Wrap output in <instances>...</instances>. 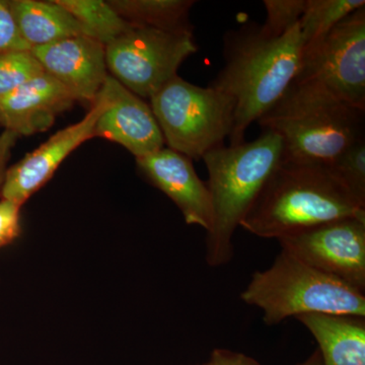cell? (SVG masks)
Here are the masks:
<instances>
[{"label":"cell","instance_id":"obj_1","mask_svg":"<svg viewBox=\"0 0 365 365\" xmlns=\"http://www.w3.org/2000/svg\"><path fill=\"white\" fill-rule=\"evenodd\" d=\"M304 40L299 25L281 36L259 25H246L225 36V66L211 86L235 103L230 145L245 143V133L273 107L299 74Z\"/></svg>","mask_w":365,"mask_h":365},{"label":"cell","instance_id":"obj_2","mask_svg":"<svg viewBox=\"0 0 365 365\" xmlns=\"http://www.w3.org/2000/svg\"><path fill=\"white\" fill-rule=\"evenodd\" d=\"M365 216L361 205L326 163L281 160L240 227L264 239L322 223Z\"/></svg>","mask_w":365,"mask_h":365},{"label":"cell","instance_id":"obj_3","mask_svg":"<svg viewBox=\"0 0 365 365\" xmlns=\"http://www.w3.org/2000/svg\"><path fill=\"white\" fill-rule=\"evenodd\" d=\"M280 136L270 130L250 143L220 146L202 158L208 170L212 225L206 232L205 260L222 267L234 257L235 230L282 160Z\"/></svg>","mask_w":365,"mask_h":365},{"label":"cell","instance_id":"obj_4","mask_svg":"<svg viewBox=\"0 0 365 365\" xmlns=\"http://www.w3.org/2000/svg\"><path fill=\"white\" fill-rule=\"evenodd\" d=\"M262 130L280 136L282 160L329 163L364 138V111L312 81H294L258 119Z\"/></svg>","mask_w":365,"mask_h":365},{"label":"cell","instance_id":"obj_5","mask_svg":"<svg viewBox=\"0 0 365 365\" xmlns=\"http://www.w3.org/2000/svg\"><path fill=\"white\" fill-rule=\"evenodd\" d=\"M241 299L258 307L266 325L307 314L364 317L365 294L281 250L272 265L252 275Z\"/></svg>","mask_w":365,"mask_h":365},{"label":"cell","instance_id":"obj_6","mask_svg":"<svg viewBox=\"0 0 365 365\" xmlns=\"http://www.w3.org/2000/svg\"><path fill=\"white\" fill-rule=\"evenodd\" d=\"M150 101L165 144L190 160H202L225 145L234 129V101L213 86L201 88L176 76Z\"/></svg>","mask_w":365,"mask_h":365},{"label":"cell","instance_id":"obj_7","mask_svg":"<svg viewBox=\"0 0 365 365\" xmlns=\"http://www.w3.org/2000/svg\"><path fill=\"white\" fill-rule=\"evenodd\" d=\"M197 50L193 31L170 32L132 25L106 45V62L121 85L139 98H150L178 76L182 62Z\"/></svg>","mask_w":365,"mask_h":365},{"label":"cell","instance_id":"obj_8","mask_svg":"<svg viewBox=\"0 0 365 365\" xmlns=\"http://www.w3.org/2000/svg\"><path fill=\"white\" fill-rule=\"evenodd\" d=\"M294 81H312L365 111V6L304 45Z\"/></svg>","mask_w":365,"mask_h":365},{"label":"cell","instance_id":"obj_9","mask_svg":"<svg viewBox=\"0 0 365 365\" xmlns=\"http://www.w3.org/2000/svg\"><path fill=\"white\" fill-rule=\"evenodd\" d=\"M281 250L365 292V216L304 228L277 240Z\"/></svg>","mask_w":365,"mask_h":365},{"label":"cell","instance_id":"obj_10","mask_svg":"<svg viewBox=\"0 0 365 365\" xmlns=\"http://www.w3.org/2000/svg\"><path fill=\"white\" fill-rule=\"evenodd\" d=\"M107 107L108 98L101 90L90 111L81 121L57 132L20 162L7 168L0 199L23 206L51 179L72 151L95 137L98 118Z\"/></svg>","mask_w":365,"mask_h":365},{"label":"cell","instance_id":"obj_11","mask_svg":"<svg viewBox=\"0 0 365 365\" xmlns=\"http://www.w3.org/2000/svg\"><path fill=\"white\" fill-rule=\"evenodd\" d=\"M102 91L108 107L98 118L95 137L120 144L136 158L165 148L162 131L148 103L112 76H108Z\"/></svg>","mask_w":365,"mask_h":365},{"label":"cell","instance_id":"obj_12","mask_svg":"<svg viewBox=\"0 0 365 365\" xmlns=\"http://www.w3.org/2000/svg\"><path fill=\"white\" fill-rule=\"evenodd\" d=\"M46 73L58 81L76 100L93 104L108 76L106 46L88 36H76L33 48Z\"/></svg>","mask_w":365,"mask_h":365},{"label":"cell","instance_id":"obj_13","mask_svg":"<svg viewBox=\"0 0 365 365\" xmlns=\"http://www.w3.org/2000/svg\"><path fill=\"white\" fill-rule=\"evenodd\" d=\"M138 169L151 185L176 204L185 222L206 232L212 225V204L207 184L197 175L192 160L169 148L136 158Z\"/></svg>","mask_w":365,"mask_h":365},{"label":"cell","instance_id":"obj_14","mask_svg":"<svg viewBox=\"0 0 365 365\" xmlns=\"http://www.w3.org/2000/svg\"><path fill=\"white\" fill-rule=\"evenodd\" d=\"M76 102L66 86L44 72L0 98V125L19 136L33 135L48 130Z\"/></svg>","mask_w":365,"mask_h":365},{"label":"cell","instance_id":"obj_15","mask_svg":"<svg viewBox=\"0 0 365 365\" xmlns=\"http://www.w3.org/2000/svg\"><path fill=\"white\" fill-rule=\"evenodd\" d=\"M319 344L323 365H365V318L307 314L295 318Z\"/></svg>","mask_w":365,"mask_h":365},{"label":"cell","instance_id":"obj_16","mask_svg":"<svg viewBox=\"0 0 365 365\" xmlns=\"http://www.w3.org/2000/svg\"><path fill=\"white\" fill-rule=\"evenodd\" d=\"M9 6L21 37L31 49L66 38L88 36L78 21L56 1L11 0Z\"/></svg>","mask_w":365,"mask_h":365},{"label":"cell","instance_id":"obj_17","mask_svg":"<svg viewBox=\"0 0 365 365\" xmlns=\"http://www.w3.org/2000/svg\"><path fill=\"white\" fill-rule=\"evenodd\" d=\"M122 19L133 26L170 32L193 31L190 11L193 0H113L108 1Z\"/></svg>","mask_w":365,"mask_h":365},{"label":"cell","instance_id":"obj_18","mask_svg":"<svg viewBox=\"0 0 365 365\" xmlns=\"http://www.w3.org/2000/svg\"><path fill=\"white\" fill-rule=\"evenodd\" d=\"M56 2L78 21L90 37L105 46L127 32L132 26L122 19L108 1L56 0Z\"/></svg>","mask_w":365,"mask_h":365},{"label":"cell","instance_id":"obj_19","mask_svg":"<svg viewBox=\"0 0 365 365\" xmlns=\"http://www.w3.org/2000/svg\"><path fill=\"white\" fill-rule=\"evenodd\" d=\"M364 6V0H306L299 21L304 45L323 37L349 14Z\"/></svg>","mask_w":365,"mask_h":365},{"label":"cell","instance_id":"obj_20","mask_svg":"<svg viewBox=\"0 0 365 365\" xmlns=\"http://www.w3.org/2000/svg\"><path fill=\"white\" fill-rule=\"evenodd\" d=\"M327 165L348 192L365 206V138L346 148Z\"/></svg>","mask_w":365,"mask_h":365},{"label":"cell","instance_id":"obj_21","mask_svg":"<svg viewBox=\"0 0 365 365\" xmlns=\"http://www.w3.org/2000/svg\"><path fill=\"white\" fill-rule=\"evenodd\" d=\"M42 73L44 71L32 50L2 55L0 56V98Z\"/></svg>","mask_w":365,"mask_h":365},{"label":"cell","instance_id":"obj_22","mask_svg":"<svg viewBox=\"0 0 365 365\" xmlns=\"http://www.w3.org/2000/svg\"><path fill=\"white\" fill-rule=\"evenodd\" d=\"M263 4L267 20L262 29L269 35L281 36L299 24L306 0H264Z\"/></svg>","mask_w":365,"mask_h":365},{"label":"cell","instance_id":"obj_23","mask_svg":"<svg viewBox=\"0 0 365 365\" xmlns=\"http://www.w3.org/2000/svg\"><path fill=\"white\" fill-rule=\"evenodd\" d=\"M31 47L21 37L9 1L0 0V56L11 52L30 51Z\"/></svg>","mask_w":365,"mask_h":365},{"label":"cell","instance_id":"obj_24","mask_svg":"<svg viewBox=\"0 0 365 365\" xmlns=\"http://www.w3.org/2000/svg\"><path fill=\"white\" fill-rule=\"evenodd\" d=\"M21 208L19 204L0 199V249L20 237Z\"/></svg>","mask_w":365,"mask_h":365},{"label":"cell","instance_id":"obj_25","mask_svg":"<svg viewBox=\"0 0 365 365\" xmlns=\"http://www.w3.org/2000/svg\"><path fill=\"white\" fill-rule=\"evenodd\" d=\"M205 365H261L257 360L242 353L227 349H215Z\"/></svg>","mask_w":365,"mask_h":365},{"label":"cell","instance_id":"obj_26","mask_svg":"<svg viewBox=\"0 0 365 365\" xmlns=\"http://www.w3.org/2000/svg\"><path fill=\"white\" fill-rule=\"evenodd\" d=\"M18 137L19 135L16 133L9 130H4L0 134V193H1L2 184L6 177L7 163Z\"/></svg>","mask_w":365,"mask_h":365},{"label":"cell","instance_id":"obj_27","mask_svg":"<svg viewBox=\"0 0 365 365\" xmlns=\"http://www.w3.org/2000/svg\"><path fill=\"white\" fill-rule=\"evenodd\" d=\"M299 365H323V364H322L321 355H319V350L318 351L314 352V354L307 360V361Z\"/></svg>","mask_w":365,"mask_h":365},{"label":"cell","instance_id":"obj_28","mask_svg":"<svg viewBox=\"0 0 365 365\" xmlns=\"http://www.w3.org/2000/svg\"><path fill=\"white\" fill-rule=\"evenodd\" d=\"M202 365H205V364H202Z\"/></svg>","mask_w":365,"mask_h":365}]
</instances>
